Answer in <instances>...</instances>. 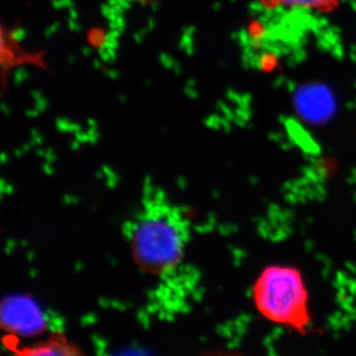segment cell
Listing matches in <instances>:
<instances>
[{"instance_id":"1","label":"cell","mask_w":356,"mask_h":356,"mask_svg":"<svg viewBox=\"0 0 356 356\" xmlns=\"http://www.w3.org/2000/svg\"><path fill=\"white\" fill-rule=\"evenodd\" d=\"M252 298L269 322L304 334L311 324L309 295L301 271L293 266H270L255 280Z\"/></svg>"},{"instance_id":"2","label":"cell","mask_w":356,"mask_h":356,"mask_svg":"<svg viewBox=\"0 0 356 356\" xmlns=\"http://www.w3.org/2000/svg\"><path fill=\"white\" fill-rule=\"evenodd\" d=\"M175 216L152 215L136 225L132 235L134 254L140 266L154 273H168L184 252V236Z\"/></svg>"},{"instance_id":"3","label":"cell","mask_w":356,"mask_h":356,"mask_svg":"<svg viewBox=\"0 0 356 356\" xmlns=\"http://www.w3.org/2000/svg\"><path fill=\"white\" fill-rule=\"evenodd\" d=\"M0 315L2 327L18 337L40 336L50 327L48 314L34 297L25 293H14L4 297Z\"/></svg>"},{"instance_id":"4","label":"cell","mask_w":356,"mask_h":356,"mask_svg":"<svg viewBox=\"0 0 356 356\" xmlns=\"http://www.w3.org/2000/svg\"><path fill=\"white\" fill-rule=\"evenodd\" d=\"M261 6L269 9H291L310 10L316 13H332L339 6V0H259Z\"/></svg>"},{"instance_id":"5","label":"cell","mask_w":356,"mask_h":356,"mask_svg":"<svg viewBox=\"0 0 356 356\" xmlns=\"http://www.w3.org/2000/svg\"><path fill=\"white\" fill-rule=\"evenodd\" d=\"M33 355H72V350H70L67 346L60 343H49L44 346H40L39 348H35L30 351Z\"/></svg>"},{"instance_id":"6","label":"cell","mask_w":356,"mask_h":356,"mask_svg":"<svg viewBox=\"0 0 356 356\" xmlns=\"http://www.w3.org/2000/svg\"><path fill=\"white\" fill-rule=\"evenodd\" d=\"M117 355H149V351H146L144 348H140L138 346H130L127 348H123L120 351H117Z\"/></svg>"},{"instance_id":"7","label":"cell","mask_w":356,"mask_h":356,"mask_svg":"<svg viewBox=\"0 0 356 356\" xmlns=\"http://www.w3.org/2000/svg\"><path fill=\"white\" fill-rule=\"evenodd\" d=\"M142 1H154V0H142Z\"/></svg>"}]
</instances>
